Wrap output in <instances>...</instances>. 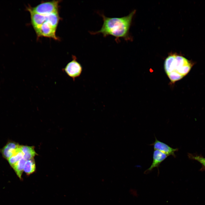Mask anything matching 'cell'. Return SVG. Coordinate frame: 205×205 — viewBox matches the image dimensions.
Returning <instances> with one entry per match:
<instances>
[{
    "mask_svg": "<svg viewBox=\"0 0 205 205\" xmlns=\"http://www.w3.org/2000/svg\"><path fill=\"white\" fill-rule=\"evenodd\" d=\"M155 142L151 145L153 146L154 150H158L167 155L175 157V153L178 151L177 148H173L167 144L158 140L155 138Z\"/></svg>",
    "mask_w": 205,
    "mask_h": 205,
    "instance_id": "8992f818",
    "label": "cell"
},
{
    "mask_svg": "<svg viewBox=\"0 0 205 205\" xmlns=\"http://www.w3.org/2000/svg\"><path fill=\"white\" fill-rule=\"evenodd\" d=\"M72 60L62 70L74 81L75 79L81 75L83 68L81 64L77 60L76 57L72 56Z\"/></svg>",
    "mask_w": 205,
    "mask_h": 205,
    "instance_id": "277c9868",
    "label": "cell"
},
{
    "mask_svg": "<svg viewBox=\"0 0 205 205\" xmlns=\"http://www.w3.org/2000/svg\"><path fill=\"white\" fill-rule=\"evenodd\" d=\"M29 12L32 24L34 30L39 28L44 22H46V15H41L32 12Z\"/></svg>",
    "mask_w": 205,
    "mask_h": 205,
    "instance_id": "9c48e42d",
    "label": "cell"
},
{
    "mask_svg": "<svg viewBox=\"0 0 205 205\" xmlns=\"http://www.w3.org/2000/svg\"><path fill=\"white\" fill-rule=\"evenodd\" d=\"M23 154L20 149L8 159L9 162L12 167L20 159L23 158Z\"/></svg>",
    "mask_w": 205,
    "mask_h": 205,
    "instance_id": "5bb4252c",
    "label": "cell"
},
{
    "mask_svg": "<svg viewBox=\"0 0 205 205\" xmlns=\"http://www.w3.org/2000/svg\"><path fill=\"white\" fill-rule=\"evenodd\" d=\"M46 22L52 26L57 28L60 19L58 13H55L46 15Z\"/></svg>",
    "mask_w": 205,
    "mask_h": 205,
    "instance_id": "4fadbf2b",
    "label": "cell"
},
{
    "mask_svg": "<svg viewBox=\"0 0 205 205\" xmlns=\"http://www.w3.org/2000/svg\"><path fill=\"white\" fill-rule=\"evenodd\" d=\"M60 1L53 0L50 1L42 2L34 7L29 6L27 9L29 12L47 15L53 13H58L59 3Z\"/></svg>",
    "mask_w": 205,
    "mask_h": 205,
    "instance_id": "3957f363",
    "label": "cell"
},
{
    "mask_svg": "<svg viewBox=\"0 0 205 205\" xmlns=\"http://www.w3.org/2000/svg\"><path fill=\"white\" fill-rule=\"evenodd\" d=\"M26 161V160L23 158L17 162L13 167L17 175L20 179L22 178Z\"/></svg>",
    "mask_w": 205,
    "mask_h": 205,
    "instance_id": "7c38bea8",
    "label": "cell"
},
{
    "mask_svg": "<svg viewBox=\"0 0 205 205\" xmlns=\"http://www.w3.org/2000/svg\"><path fill=\"white\" fill-rule=\"evenodd\" d=\"M192 66L191 63L184 57L174 54L169 55L164 63L165 73L172 83L186 75Z\"/></svg>",
    "mask_w": 205,
    "mask_h": 205,
    "instance_id": "7a4b0ae2",
    "label": "cell"
},
{
    "mask_svg": "<svg viewBox=\"0 0 205 205\" xmlns=\"http://www.w3.org/2000/svg\"><path fill=\"white\" fill-rule=\"evenodd\" d=\"M20 148L23 154V158L26 160L33 158L37 155L34 146L22 145L20 146Z\"/></svg>",
    "mask_w": 205,
    "mask_h": 205,
    "instance_id": "30bf717a",
    "label": "cell"
},
{
    "mask_svg": "<svg viewBox=\"0 0 205 205\" xmlns=\"http://www.w3.org/2000/svg\"><path fill=\"white\" fill-rule=\"evenodd\" d=\"M168 156L167 155L159 151L154 150L153 152L152 163L150 166L144 172V173L147 174L150 172L154 168L158 169L160 164Z\"/></svg>",
    "mask_w": 205,
    "mask_h": 205,
    "instance_id": "52a82bcc",
    "label": "cell"
},
{
    "mask_svg": "<svg viewBox=\"0 0 205 205\" xmlns=\"http://www.w3.org/2000/svg\"><path fill=\"white\" fill-rule=\"evenodd\" d=\"M20 146L14 142H8L1 150L3 156L8 160L20 149Z\"/></svg>",
    "mask_w": 205,
    "mask_h": 205,
    "instance_id": "ba28073f",
    "label": "cell"
},
{
    "mask_svg": "<svg viewBox=\"0 0 205 205\" xmlns=\"http://www.w3.org/2000/svg\"><path fill=\"white\" fill-rule=\"evenodd\" d=\"M36 169V164L34 158L26 160L24 166V171L27 175H30L33 173Z\"/></svg>",
    "mask_w": 205,
    "mask_h": 205,
    "instance_id": "8fae6325",
    "label": "cell"
},
{
    "mask_svg": "<svg viewBox=\"0 0 205 205\" xmlns=\"http://www.w3.org/2000/svg\"><path fill=\"white\" fill-rule=\"evenodd\" d=\"M135 13L134 10L128 15L120 17H109L103 13H99L103 20L102 26L97 31L89 32L93 35L102 34L104 37L112 36L115 37V40L117 43L120 41V38L126 40H130L129 30Z\"/></svg>",
    "mask_w": 205,
    "mask_h": 205,
    "instance_id": "6da1fadb",
    "label": "cell"
},
{
    "mask_svg": "<svg viewBox=\"0 0 205 205\" xmlns=\"http://www.w3.org/2000/svg\"><path fill=\"white\" fill-rule=\"evenodd\" d=\"M56 28L54 27L49 23L46 22L35 31L38 37L44 36L58 40L59 38L56 34Z\"/></svg>",
    "mask_w": 205,
    "mask_h": 205,
    "instance_id": "5b68a950",
    "label": "cell"
},
{
    "mask_svg": "<svg viewBox=\"0 0 205 205\" xmlns=\"http://www.w3.org/2000/svg\"><path fill=\"white\" fill-rule=\"evenodd\" d=\"M189 158L195 160L199 162L201 164L202 167L201 170H205V158L201 155L192 154L189 153L188 155Z\"/></svg>",
    "mask_w": 205,
    "mask_h": 205,
    "instance_id": "9a60e30c",
    "label": "cell"
}]
</instances>
